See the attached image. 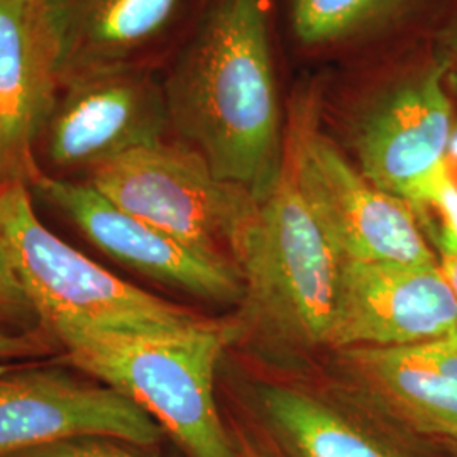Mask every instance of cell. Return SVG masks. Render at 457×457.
I'll list each match as a JSON object with an SVG mask.
<instances>
[{
    "label": "cell",
    "mask_w": 457,
    "mask_h": 457,
    "mask_svg": "<svg viewBox=\"0 0 457 457\" xmlns=\"http://www.w3.org/2000/svg\"><path fill=\"white\" fill-rule=\"evenodd\" d=\"M180 0H48L60 45L62 83L80 73L128 65L163 31Z\"/></svg>",
    "instance_id": "obj_14"
},
{
    "label": "cell",
    "mask_w": 457,
    "mask_h": 457,
    "mask_svg": "<svg viewBox=\"0 0 457 457\" xmlns=\"http://www.w3.org/2000/svg\"><path fill=\"white\" fill-rule=\"evenodd\" d=\"M287 163L300 195L341 258L439 264L409 204L375 187L320 132L298 131Z\"/></svg>",
    "instance_id": "obj_7"
},
{
    "label": "cell",
    "mask_w": 457,
    "mask_h": 457,
    "mask_svg": "<svg viewBox=\"0 0 457 457\" xmlns=\"http://www.w3.org/2000/svg\"><path fill=\"white\" fill-rule=\"evenodd\" d=\"M444 54L392 83L361 112L353 145L358 170L379 190L422 211L453 179L449 151L456 102Z\"/></svg>",
    "instance_id": "obj_6"
},
{
    "label": "cell",
    "mask_w": 457,
    "mask_h": 457,
    "mask_svg": "<svg viewBox=\"0 0 457 457\" xmlns=\"http://www.w3.org/2000/svg\"><path fill=\"white\" fill-rule=\"evenodd\" d=\"M341 354L362 392L385 413L417 434L457 442V332Z\"/></svg>",
    "instance_id": "obj_13"
},
{
    "label": "cell",
    "mask_w": 457,
    "mask_h": 457,
    "mask_svg": "<svg viewBox=\"0 0 457 457\" xmlns=\"http://www.w3.org/2000/svg\"><path fill=\"white\" fill-rule=\"evenodd\" d=\"M441 268L445 278L449 279V283H451V287H453V290H454V295H456L457 300V260L441 262Z\"/></svg>",
    "instance_id": "obj_24"
},
{
    "label": "cell",
    "mask_w": 457,
    "mask_h": 457,
    "mask_svg": "<svg viewBox=\"0 0 457 457\" xmlns=\"http://www.w3.org/2000/svg\"><path fill=\"white\" fill-rule=\"evenodd\" d=\"M453 447H454V457H457V442H453Z\"/></svg>",
    "instance_id": "obj_25"
},
{
    "label": "cell",
    "mask_w": 457,
    "mask_h": 457,
    "mask_svg": "<svg viewBox=\"0 0 457 457\" xmlns=\"http://www.w3.org/2000/svg\"><path fill=\"white\" fill-rule=\"evenodd\" d=\"M46 341H49V337L37 336L31 330H11V327L0 324V360L31 358L45 354L49 349Z\"/></svg>",
    "instance_id": "obj_20"
},
{
    "label": "cell",
    "mask_w": 457,
    "mask_h": 457,
    "mask_svg": "<svg viewBox=\"0 0 457 457\" xmlns=\"http://www.w3.org/2000/svg\"><path fill=\"white\" fill-rule=\"evenodd\" d=\"M0 188H2V185H0Z\"/></svg>",
    "instance_id": "obj_26"
},
{
    "label": "cell",
    "mask_w": 457,
    "mask_h": 457,
    "mask_svg": "<svg viewBox=\"0 0 457 457\" xmlns=\"http://www.w3.org/2000/svg\"><path fill=\"white\" fill-rule=\"evenodd\" d=\"M149 447L107 436H80L48 442L4 457H149Z\"/></svg>",
    "instance_id": "obj_18"
},
{
    "label": "cell",
    "mask_w": 457,
    "mask_h": 457,
    "mask_svg": "<svg viewBox=\"0 0 457 457\" xmlns=\"http://www.w3.org/2000/svg\"><path fill=\"white\" fill-rule=\"evenodd\" d=\"M449 85H451V92L456 102V124H454V132H453V141H451V151H449V160H457V70H451L449 75Z\"/></svg>",
    "instance_id": "obj_23"
},
{
    "label": "cell",
    "mask_w": 457,
    "mask_h": 457,
    "mask_svg": "<svg viewBox=\"0 0 457 457\" xmlns=\"http://www.w3.org/2000/svg\"><path fill=\"white\" fill-rule=\"evenodd\" d=\"M62 88L43 132L54 166L92 171L131 149L163 141L170 124L164 90L131 66L80 73Z\"/></svg>",
    "instance_id": "obj_9"
},
{
    "label": "cell",
    "mask_w": 457,
    "mask_h": 457,
    "mask_svg": "<svg viewBox=\"0 0 457 457\" xmlns=\"http://www.w3.org/2000/svg\"><path fill=\"white\" fill-rule=\"evenodd\" d=\"M33 320H37V315L17 278L5 247L0 243V324L28 326Z\"/></svg>",
    "instance_id": "obj_19"
},
{
    "label": "cell",
    "mask_w": 457,
    "mask_h": 457,
    "mask_svg": "<svg viewBox=\"0 0 457 457\" xmlns=\"http://www.w3.org/2000/svg\"><path fill=\"white\" fill-rule=\"evenodd\" d=\"M31 187L115 262L204 300L217 303L243 302V279L232 262L209 258L163 230L120 211L90 183L39 173Z\"/></svg>",
    "instance_id": "obj_11"
},
{
    "label": "cell",
    "mask_w": 457,
    "mask_h": 457,
    "mask_svg": "<svg viewBox=\"0 0 457 457\" xmlns=\"http://www.w3.org/2000/svg\"><path fill=\"white\" fill-rule=\"evenodd\" d=\"M60 88V45L48 0H0V185H31L41 173L34 145Z\"/></svg>",
    "instance_id": "obj_12"
},
{
    "label": "cell",
    "mask_w": 457,
    "mask_h": 457,
    "mask_svg": "<svg viewBox=\"0 0 457 457\" xmlns=\"http://www.w3.org/2000/svg\"><path fill=\"white\" fill-rule=\"evenodd\" d=\"M243 287V327L271 343L309 351L327 345L341 256L300 195L288 163L258 204L232 253Z\"/></svg>",
    "instance_id": "obj_3"
},
{
    "label": "cell",
    "mask_w": 457,
    "mask_h": 457,
    "mask_svg": "<svg viewBox=\"0 0 457 457\" xmlns=\"http://www.w3.org/2000/svg\"><path fill=\"white\" fill-rule=\"evenodd\" d=\"M49 339L66 361L126 395L146 411L187 457H239L215 400V370L243 334L236 319L156 332L56 326Z\"/></svg>",
    "instance_id": "obj_2"
},
{
    "label": "cell",
    "mask_w": 457,
    "mask_h": 457,
    "mask_svg": "<svg viewBox=\"0 0 457 457\" xmlns=\"http://www.w3.org/2000/svg\"><path fill=\"white\" fill-rule=\"evenodd\" d=\"M90 175L88 183L120 211L232 264L234 247L260 204L243 187L215 177L194 147L163 141L119 154Z\"/></svg>",
    "instance_id": "obj_5"
},
{
    "label": "cell",
    "mask_w": 457,
    "mask_h": 457,
    "mask_svg": "<svg viewBox=\"0 0 457 457\" xmlns=\"http://www.w3.org/2000/svg\"><path fill=\"white\" fill-rule=\"evenodd\" d=\"M80 436H107L153 449L166 434L126 395L82 381L63 368L0 373V457Z\"/></svg>",
    "instance_id": "obj_8"
},
{
    "label": "cell",
    "mask_w": 457,
    "mask_h": 457,
    "mask_svg": "<svg viewBox=\"0 0 457 457\" xmlns=\"http://www.w3.org/2000/svg\"><path fill=\"white\" fill-rule=\"evenodd\" d=\"M441 53L451 66L457 70V12L441 31Z\"/></svg>",
    "instance_id": "obj_21"
},
{
    "label": "cell",
    "mask_w": 457,
    "mask_h": 457,
    "mask_svg": "<svg viewBox=\"0 0 457 457\" xmlns=\"http://www.w3.org/2000/svg\"><path fill=\"white\" fill-rule=\"evenodd\" d=\"M415 215L439 262L457 260L456 181H445L434 200Z\"/></svg>",
    "instance_id": "obj_17"
},
{
    "label": "cell",
    "mask_w": 457,
    "mask_h": 457,
    "mask_svg": "<svg viewBox=\"0 0 457 457\" xmlns=\"http://www.w3.org/2000/svg\"><path fill=\"white\" fill-rule=\"evenodd\" d=\"M0 243L43 330L73 326L156 332L205 320L195 312L115 277L60 239L37 219L24 183L0 188Z\"/></svg>",
    "instance_id": "obj_4"
},
{
    "label": "cell",
    "mask_w": 457,
    "mask_h": 457,
    "mask_svg": "<svg viewBox=\"0 0 457 457\" xmlns=\"http://www.w3.org/2000/svg\"><path fill=\"white\" fill-rule=\"evenodd\" d=\"M170 124L258 202L285 170L266 0H215L164 87Z\"/></svg>",
    "instance_id": "obj_1"
},
{
    "label": "cell",
    "mask_w": 457,
    "mask_h": 457,
    "mask_svg": "<svg viewBox=\"0 0 457 457\" xmlns=\"http://www.w3.org/2000/svg\"><path fill=\"white\" fill-rule=\"evenodd\" d=\"M256 403L287 457H410L392 439L315 393L262 385Z\"/></svg>",
    "instance_id": "obj_15"
},
{
    "label": "cell",
    "mask_w": 457,
    "mask_h": 457,
    "mask_svg": "<svg viewBox=\"0 0 457 457\" xmlns=\"http://www.w3.org/2000/svg\"><path fill=\"white\" fill-rule=\"evenodd\" d=\"M457 332V300L439 264L341 258L328 347H393Z\"/></svg>",
    "instance_id": "obj_10"
},
{
    "label": "cell",
    "mask_w": 457,
    "mask_h": 457,
    "mask_svg": "<svg viewBox=\"0 0 457 457\" xmlns=\"http://www.w3.org/2000/svg\"><path fill=\"white\" fill-rule=\"evenodd\" d=\"M411 0H294L296 37L309 46L344 41L398 16Z\"/></svg>",
    "instance_id": "obj_16"
},
{
    "label": "cell",
    "mask_w": 457,
    "mask_h": 457,
    "mask_svg": "<svg viewBox=\"0 0 457 457\" xmlns=\"http://www.w3.org/2000/svg\"><path fill=\"white\" fill-rule=\"evenodd\" d=\"M236 444H237L239 457H278L266 445L258 444L256 441H251V439H245V437H239V441Z\"/></svg>",
    "instance_id": "obj_22"
}]
</instances>
